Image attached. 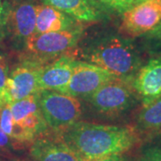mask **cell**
<instances>
[{"instance_id": "4", "label": "cell", "mask_w": 161, "mask_h": 161, "mask_svg": "<svg viewBox=\"0 0 161 161\" xmlns=\"http://www.w3.org/2000/svg\"><path fill=\"white\" fill-rule=\"evenodd\" d=\"M81 30L77 28L35 34L26 41L29 59L45 64L70 53L80 40Z\"/></svg>"}, {"instance_id": "15", "label": "cell", "mask_w": 161, "mask_h": 161, "mask_svg": "<svg viewBox=\"0 0 161 161\" xmlns=\"http://www.w3.org/2000/svg\"><path fill=\"white\" fill-rule=\"evenodd\" d=\"M79 22H94L99 18V13L90 0H43Z\"/></svg>"}, {"instance_id": "25", "label": "cell", "mask_w": 161, "mask_h": 161, "mask_svg": "<svg viewBox=\"0 0 161 161\" xmlns=\"http://www.w3.org/2000/svg\"><path fill=\"white\" fill-rule=\"evenodd\" d=\"M4 104H6V102H5V100H4V98H3V97L0 95V108H1V107L4 105Z\"/></svg>"}, {"instance_id": "21", "label": "cell", "mask_w": 161, "mask_h": 161, "mask_svg": "<svg viewBox=\"0 0 161 161\" xmlns=\"http://www.w3.org/2000/svg\"><path fill=\"white\" fill-rule=\"evenodd\" d=\"M10 9V3L0 0V40L6 33V21Z\"/></svg>"}, {"instance_id": "20", "label": "cell", "mask_w": 161, "mask_h": 161, "mask_svg": "<svg viewBox=\"0 0 161 161\" xmlns=\"http://www.w3.org/2000/svg\"><path fill=\"white\" fill-rule=\"evenodd\" d=\"M113 9L120 13H125L135 6V0H101Z\"/></svg>"}, {"instance_id": "13", "label": "cell", "mask_w": 161, "mask_h": 161, "mask_svg": "<svg viewBox=\"0 0 161 161\" xmlns=\"http://www.w3.org/2000/svg\"><path fill=\"white\" fill-rule=\"evenodd\" d=\"M132 88L147 104L161 97V57L141 67L132 80Z\"/></svg>"}, {"instance_id": "27", "label": "cell", "mask_w": 161, "mask_h": 161, "mask_svg": "<svg viewBox=\"0 0 161 161\" xmlns=\"http://www.w3.org/2000/svg\"><path fill=\"white\" fill-rule=\"evenodd\" d=\"M0 161H3V160H0ZM9 161H24V160H19V159H16V160H9Z\"/></svg>"}, {"instance_id": "3", "label": "cell", "mask_w": 161, "mask_h": 161, "mask_svg": "<svg viewBox=\"0 0 161 161\" xmlns=\"http://www.w3.org/2000/svg\"><path fill=\"white\" fill-rule=\"evenodd\" d=\"M37 95L41 114L48 129L61 132L79 121L81 107L77 98L54 91H40Z\"/></svg>"}, {"instance_id": "9", "label": "cell", "mask_w": 161, "mask_h": 161, "mask_svg": "<svg viewBox=\"0 0 161 161\" xmlns=\"http://www.w3.org/2000/svg\"><path fill=\"white\" fill-rule=\"evenodd\" d=\"M32 161H84L64 142L59 132L50 129L37 136L30 146Z\"/></svg>"}, {"instance_id": "16", "label": "cell", "mask_w": 161, "mask_h": 161, "mask_svg": "<svg viewBox=\"0 0 161 161\" xmlns=\"http://www.w3.org/2000/svg\"><path fill=\"white\" fill-rule=\"evenodd\" d=\"M137 132L155 135L161 132V97L144 104L137 116Z\"/></svg>"}, {"instance_id": "10", "label": "cell", "mask_w": 161, "mask_h": 161, "mask_svg": "<svg viewBox=\"0 0 161 161\" xmlns=\"http://www.w3.org/2000/svg\"><path fill=\"white\" fill-rule=\"evenodd\" d=\"M6 21V32L18 42L26 41L36 34L37 6L30 0H14Z\"/></svg>"}, {"instance_id": "5", "label": "cell", "mask_w": 161, "mask_h": 161, "mask_svg": "<svg viewBox=\"0 0 161 161\" xmlns=\"http://www.w3.org/2000/svg\"><path fill=\"white\" fill-rule=\"evenodd\" d=\"M133 92L132 80L115 78L100 87L89 98L92 107L98 113L116 115L131 106Z\"/></svg>"}, {"instance_id": "26", "label": "cell", "mask_w": 161, "mask_h": 161, "mask_svg": "<svg viewBox=\"0 0 161 161\" xmlns=\"http://www.w3.org/2000/svg\"><path fill=\"white\" fill-rule=\"evenodd\" d=\"M145 1H148V0H135V6L136 5H139V4H141V3H143Z\"/></svg>"}, {"instance_id": "8", "label": "cell", "mask_w": 161, "mask_h": 161, "mask_svg": "<svg viewBox=\"0 0 161 161\" xmlns=\"http://www.w3.org/2000/svg\"><path fill=\"white\" fill-rule=\"evenodd\" d=\"M161 22V0H148L123 14L122 34L135 38L146 34Z\"/></svg>"}, {"instance_id": "22", "label": "cell", "mask_w": 161, "mask_h": 161, "mask_svg": "<svg viewBox=\"0 0 161 161\" xmlns=\"http://www.w3.org/2000/svg\"><path fill=\"white\" fill-rule=\"evenodd\" d=\"M8 66H7V62L4 56L0 54V95L3 97L4 94V90L6 87V81L8 79ZM4 98V97H3Z\"/></svg>"}, {"instance_id": "19", "label": "cell", "mask_w": 161, "mask_h": 161, "mask_svg": "<svg viewBox=\"0 0 161 161\" xmlns=\"http://www.w3.org/2000/svg\"><path fill=\"white\" fill-rule=\"evenodd\" d=\"M136 161H161V146L154 145L143 149Z\"/></svg>"}, {"instance_id": "24", "label": "cell", "mask_w": 161, "mask_h": 161, "mask_svg": "<svg viewBox=\"0 0 161 161\" xmlns=\"http://www.w3.org/2000/svg\"><path fill=\"white\" fill-rule=\"evenodd\" d=\"M88 161H125V158L122 156V154H115V155H109L94 158Z\"/></svg>"}, {"instance_id": "18", "label": "cell", "mask_w": 161, "mask_h": 161, "mask_svg": "<svg viewBox=\"0 0 161 161\" xmlns=\"http://www.w3.org/2000/svg\"><path fill=\"white\" fill-rule=\"evenodd\" d=\"M21 149L23 147L10 138L0 127V156L10 158L13 150Z\"/></svg>"}, {"instance_id": "11", "label": "cell", "mask_w": 161, "mask_h": 161, "mask_svg": "<svg viewBox=\"0 0 161 161\" xmlns=\"http://www.w3.org/2000/svg\"><path fill=\"white\" fill-rule=\"evenodd\" d=\"M14 121L33 138L48 130L41 114L37 93L10 105Z\"/></svg>"}, {"instance_id": "6", "label": "cell", "mask_w": 161, "mask_h": 161, "mask_svg": "<svg viewBox=\"0 0 161 161\" xmlns=\"http://www.w3.org/2000/svg\"><path fill=\"white\" fill-rule=\"evenodd\" d=\"M45 64L31 59H25L12 71L4 90L6 104L18 101L39 92V76Z\"/></svg>"}, {"instance_id": "1", "label": "cell", "mask_w": 161, "mask_h": 161, "mask_svg": "<svg viewBox=\"0 0 161 161\" xmlns=\"http://www.w3.org/2000/svg\"><path fill=\"white\" fill-rule=\"evenodd\" d=\"M59 133L70 148L84 161L123 154L140 141L136 128L81 121L76 122Z\"/></svg>"}, {"instance_id": "7", "label": "cell", "mask_w": 161, "mask_h": 161, "mask_svg": "<svg viewBox=\"0 0 161 161\" xmlns=\"http://www.w3.org/2000/svg\"><path fill=\"white\" fill-rule=\"evenodd\" d=\"M115 77L95 64L76 61L73 75L63 92L75 98H90L95 92Z\"/></svg>"}, {"instance_id": "14", "label": "cell", "mask_w": 161, "mask_h": 161, "mask_svg": "<svg viewBox=\"0 0 161 161\" xmlns=\"http://www.w3.org/2000/svg\"><path fill=\"white\" fill-rule=\"evenodd\" d=\"M76 20L48 5L37 6L36 34L56 32L75 28Z\"/></svg>"}, {"instance_id": "28", "label": "cell", "mask_w": 161, "mask_h": 161, "mask_svg": "<svg viewBox=\"0 0 161 161\" xmlns=\"http://www.w3.org/2000/svg\"><path fill=\"white\" fill-rule=\"evenodd\" d=\"M13 1H14V0H13Z\"/></svg>"}, {"instance_id": "23", "label": "cell", "mask_w": 161, "mask_h": 161, "mask_svg": "<svg viewBox=\"0 0 161 161\" xmlns=\"http://www.w3.org/2000/svg\"><path fill=\"white\" fill-rule=\"evenodd\" d=\"M148 37L150 40L155 41L158 46L161 47V22L148 32Z\"/></svg>"}, {"instance_id": "12", "label": "cell", "mask_w": 161, "mask_h": 161, "mask_svg": "<svg viewBox=\"0 0 161 161\" xmlns=\"http://www.w3.org/2000/svg\"><path fill=\"white\" fill-rule=\"evenodd\" d=\"M76 61L66 55L46 64L39 76V90L63 92L70 81Z\"/></svg>"}, {"instance_id": "2", "label": "cell", "mask_w": 161, "mask_h": 161, "mask_svg": "<svg viewBox=\"0 0 161 161\" xmlns=\"http://www.w3.org/2000/svg\"><path fill=\"white\" fill-rule=\"evenodd\" d=\"M88 63L109 72L123 80H133L141 61L133 47L126 40L112 36L96 43L81 53Z\"/></svg>"}, {"instance_id": "17", "label": "cell", "mask_w": 161, "mask_h": 161, "mask_svg": "<svg viewBox=\"0 0 161 161\" xmlns=\"http://www.w3.org/2000/svg\"><path fill=\"white\" fill-rule=\"evenodd\" d=\"M0 127L11 138L14 127V121L9 104H4L0 108Z\"/></svg>"}]
</instances>
